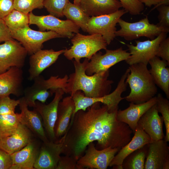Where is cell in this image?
Instances as JSON below:
<instances>
[{"instance_id":"9c48e42d","label":"cell","mask_w":169,"mask_h":169,"mask_svg":"<svg viewBox=\"0 0 169 169\" xmlns=\"http://www.w3.org/2000/svg\"><path fill=\"white\" fill-rule=\"evenodd\" d=\"M127 13L123 8L110 14L91 17L87 24V32L90 34H100L109 45L115 37L119 20Z\"/></svg>"},{"instance_id":"8992f818","label":"cell","mask_w":169,"mask_h":169,"mask_svg":"<svg viewBox=\"0 0 169 169\" xmlns=\"http://www.w3.org/2000/svg\"><path fill=\"white\" fill-rule=\"evenodd\" d=\"M129 72L128 68L121 76L115 89L111 93L103 96L88 97L85 96L81 90L77 91L71 96L75 104V109L72 117L78 110H85L88 107L97 102L106 105L110 110H118L119 103L125 99V97H121V94L126 90L127 84L125 79Z\"/></svg>"},{"instance_id":"60d3db41","label":"cell","mask_w":169,"mask_h":169,"mask_svg":"<svg viewBox=\"0 0 169 169\" xmlns=\"http://www.w3.org/2000/svg\"><path fill=\"white\" fill-rule=\"evenodd\" d=\"M14 0H0V18L3 19L14 8Z\"/></svg>"},{"instance_id":"30bf717a","label":"cell","mask_w":169,"mask_h":169,"mask_svg":"<svg viewBox=\"0 0 169 169\" xmlns=\"http://www.w3.org/2000/svg\"><path fill=\"white\" fill-rule=\"evenodd\" d=\"M10 33L12 38L20 42L30 55L42 49L44 42L61 37L55 32L36 31L32 29L29 26L11 31Z\"/></svg>"},{"instance_id":"6da1fadb","label":"cell","mask_w":169,"mask_h":169,"mask_svg":"<svg viewBox=\"0 0 169 169\" xmlns=\"http://www.w3.org/2000/svg\"><path fill=\"white\" fill-rule=\"evenodd\" d=\"M101 104L96 103L85 110H79L71 118L62 154L77 161L91 142L96 141L95 147L99 150L109 147L120 149L131 141L133 131L117 119L118 109L111 111Z\"/></svg>"},{"instance_id":"7a4b0ae2","label":"cell","mask_w":169,"mask_h":169,"mask_svg":"<svg viewBox=\"0 0 169 169\" xmlns=\"http://www.w3.org/2000/svg\"><path fill=\"white\" fill-rule=\"evenodd\" d=\"M89 61L87 58L82 63L74 60V72L68 76L66 87V93L71 96L78 90L91 98L101 97L110 93L114 81L108 79L109 70L88 75L85 69Z\"/></svg>"},{"instance_id":"44dd1931","label":"cell","mask_w":169,"mask_h":169,"mask_svg":"<svg viewBox=\"0 0 169 169\" xmlns=\"http://www.w3.org/2000/svg\"><path fill=\"white\" fill-rule=\"evenodd\" d=\"M131 141L121 148L112 160L109 166L114 169H122V165L124 159L131 153L152 141L149 136L138 125Z\"/></svg>"},{"instance_id":"277c9868","label":"cell","mask_w":169,"mask_h":169,"mask_svg":"<svg viewBox=\"0 0 169 169\" xmlns=\"http://www.w3.org/2000/svg\"><path fill=\"white\" fill-rule=\"evenodd\" d=\"M68 79L67 74L63 77L52 76L47 79L40 75L33 80L31 86L24 90L23 97L28 106L34 108L36 101L45 103L58 89H62L66 93Z\"/></svg>"},{"instance_id":"1f68e13d","label":"cell","mask_w":169,"mask_h":169,"mask_svg":"<svg viewBox=\"0 0 169 169\" xmlns=\"http://www.w3.org/2000/svg\"><path fill=\"white\" fill-rule=\"evenodd\" d=\"M10 32L29 25L28 14L14 9L3 19Z\"/></svg>"},{"instance_id":"74e56055","label":"cell","mask_w":169,"mask_h":169,"mask_svg":"<svg viewBox=\"0 0 169 169\" xmlns=\"http://www.w3.org/2000/svg\"><path fill=\"white\" fill-rule=\"evenodd\" d=\"M156 8L159 13L158 16L159 22L156 25L159 26L169 28V5H162Z\"/></svg>"},{"instance_id":"484cf974","label":"cell","mask_w":169,"mask_h":169,"mask_svg":"<svg viewBox=\"0 0 169 169\" xmlns=\"http://www.w3.org/2000/svg\"><path fill=\"white\" fill-rule=\"evenodd\" d=\"M74 109V103L70 95L64 97L59 102L54 127L56 141H59L67 132Z\"/></svg>"},{"instance_id":"2e32d148","label":"cell","mask_w":169,"mask_h":169,"mask_svg":"<svg viewBox=\"0 0 169 169\" xmlns=\"http://www.w3.org/2000/svg\"><path fill=\"white\" fill-rule=\"evenodd\" d=\"M64 135L59 141L42 142L34 169H56L62 153Z\"/></svg>"},{"instance_id":"f6af8a7d","label":"cell","mask_w":169,"mask_h":169,"mask_svg":"<svg viewBox=\"0 0 169 169\" xmlns=\"http://www.w3.org/2000/svg\"><path fill=\"white\" fill-rule=\"evenodd\" d=\"M80 2V0H74V3L75 4L79 5Z\"/></svg>"},{"instance_id":"d590c367","label":"cell","mask_w":169,"mask_h":169,"mask_svg":"<svg viewBox=\"0 0 169 169\" xmlns=\"http://www.w3.org/2000/svg\"><path fill=\"white\" fill-rule=\"evenodd\" d=\"M20 100L11 99L9 96L0 98V115L14 114Z\"/></svg>"},{"instance_id":"e0dca14e","label":"cell","mask_w":169,"mask_h":169,"mask_svg":"<svg viewBox=\"0 0 169 169\" xmlns=\"http://www.w3.org/2000/svg\"><path fill=\"white\" fill-rule=\"evenodd\" d=\"M163 139L148 144L144 169H169V147Z\"/></svg>"},{"instance_id":"9a60e30c","label":"cell","mask_w":169,"mask_h":169,"mask_svg":"<svg viewBox=\"0 0 169 169\" xmlns=\"http://www.w3.org/2000/svg\"><path fill=\"white\" fill-rule=\"evenodd\" d=\"M65 93L62 89H58L55 93L54 98L48 104L36 101L33 108L40 115L44 127L49 141H57L54 133V127L57 116L59 104Z\"/></svg>"},{"instance_id":"ffe728a7","label":"cell","mask_w":169,"mask_h":169,"mask_svg":"<svg viewBox=\"0 0 169 169\" xmlns=\"http://www.w3.org/2000/svg\"><path fill=\"white\" fill-rule=\"evenodd\" d=\"M23 80L22 68L11 67L0 74V98L13 95L19 96L23 92Z\"/></svg>"},{"instance_id":"4fadbf2b","label":"cell","mask_w":169,"mask_h":169,"mask_svg":"<svg viewBox=\"0 0 169 169\" xmlns=\"http://www.w3.org/2000/svg\"><path fill=\"white\" fill-rule=\"evenodd\" d=\"M167 33L162 32L154 39L143 41L136 40V45L127 44L130 54L125 61L129 65L142 63L148 64L149 61L155 56L161 42L166 38Z\"/></svg>"},{"instance_id":"7bdbcfd3","label":"cell","mask_w":169,"mask_h":169,"mask_svg":"<svg viewBox=\"0 0 169 169\" xmlns=\"http://www.w3.org/2000/svg\"><path fill=\"white\" fill-rule=\"evenodd\" d=\"M13 39L3 19L0 18V43Z\"/></svg>"},{"instance_id":"7c38bea8","label":"cell","mask_w":169,"mask_h":169,"mask_svg":"<svg viewBox=\"0 0 169 169\" xmlns=\"http://www.w3.org/2000/svg\"><path fill=\"white\" fill-rule=\"evenodd\" d=\"M105 50V54L100 51L96 53L87 63L85 69L87 75H91L108 70L116 64L125 61L130 56V53L122 47L115 50Z\"/></svg>"},{"instance_id":"5b68a950","label":"cell","mask_w":169,"mask_h":169,"mask_svg":"<svg viewBox=\"0 0 169 169\" xmlns=\"http://www.w3.org/2000/svg\"><path fill=\"white\" fill-rule=\"evenodd\" d=\"M72 45L65 49L64 55L68 59L80 61L82 58L90 60L92 56L101 49H107V44L101 35L94 34L84 35L79 33L71 38Z\"/></svg>"},{"instance_id":"603a6c76","label":"cell","mask_w":169,"mask_h":169,"mask_svg":"<svg viewBox=\"0 0 169 169\" xmlns=\"http://www.w3.org/2000/svg\"><path fill=\"white\" fill-rule=\"evenodd\" d=\"M156 96L148 101L135 104L130 102L129 106L124 110H118L117 118L120 121L128 125L134 134L137 127L138 122L143 115L156 103Z\"/></svg>"},{"instance_id":"d6a6232c","label":"cell","mask_w":169,"mask_h":169,"mask_svg":"<svg viewBox=\"0 0 169 169\" xmlns=\"http://www.w3.org/2000/svg\"><path fill=\"white\" fill-rule=\"evenodd\" d=\"M156 97L157 110L162 115L166 128L164 140L168 142L169 141V101L167 98L164 97L161 93H158Z\"/></svg>"},{"instance_id":"e575fe53","label":"cell","mask_w":169,"mask_h":169,"mask_svg":"<svg viewBox=\"0 0 169 169\" xmlns=\"http://www.w3.org/2000/svg\"><path fill=\"white\" fill-rule=\"evenodd\" d=\"M69 0H44V6L50 15L57 18L64 16L63 11Z\"/></svg>"},{"instance_id":"3957f363","label":"cell","mask_w":169,"mask_h":169,"mask_svg":"<svg viewBox=\"0 0 169 169\" xmlns=\"http://www.w3.org/2000/svg\"><path fill=\"white\" fill-rule=\"evenodd\" d=\"M142 63L130 65L129 72L125 79L130 92L125 97L127 101L139 104L148 101L157 93L156 85L147 67Z\"/></svg>"},{"instance_id":"f35d334b","label":"cell","mask_w":169,"mask_h":169,"mask_svg":"<svg viewBox=\"0 0 169 169\" xmlns=\"http://www.w3.org/2000/svg\"><path fill=\"white\" fill-rule=\"evenodd\" d=\"M77 162L70 156H61L56 169H78Z\"/></svg>"},{"instance_id":"b9f144b4","label":"cell","mask_w":169,"mask_h":169,"mask_svg":"<svg viewBox=\"0 0 169 169\" xmlns=\"http://www.w3.org/2000/svg\"><path fill=\"white\" fill-rule=\"evenodd\" d=\"M12 164L11 155L0 148V169H11Z\"/></svg>"},{"instance_id":"ab89813d","label":"cell","mask_w":169,"mask_h":169,"mask_svg":"<svg viewBox=\"0 0 169 169\" xmlns=\"http://www.w3.org/2000/svg\"><path fill=\"white\" fill-rule=\"evenodd\" d=\"M156 56L166 61L169 64V38L163 40L159 45Z\"/></svg>"},{"instance_id":"5bb4252c","label":"cell","mask_w":169,"mask_h":169,"mask_svg":"<svg viewBox=\"0 0 169 169\" xmlns=\"http://www.w3.org/2000/svg\"><path fill=\"white\" fill-rule=\"evenodd\" d=\"M27 54L21 43L14 39L0 44V74L12 67L22 68Z\"/></svg>"},{"instance_id":"f546056e","label":"cell","mask_w":169,"mask_h":169,"mask_svg":"<svg viewBox=\"0 0 169 169\" xmlns=\"http://www.w3.org/2000/svg\"><path fill=\"white\" fill-rule=\"evenodd\" d=\"M148 144L137 149L126 157L122 164V169H144Z\"/></svg>"},{"instance_id":"f1b7e54d","label":"cell","mask_w":169,"mask_h":169,"mask_svg":"<svg viewBox=\"0 0 169 169\" xmlns=\"http://www.w3.org/2000/svg\"><path fill=\"white\" fill-rule=\"evenodd\" d=\"M63 14L73 22L83 31L87 32V24L90 17L87 15L79 5L69 2L63 11Z\"/></svg>"},{"instance_id":"ac0fdd59","label":"cell","mask_w":169,"mask_h":169,"mask_svg":"<svg viewBox=\"0 0 169 169\" xmlns=\"http://www.w3.org/2000/svg\"><path fill=\"white\" fill-rule=\"evenodd\" d=\"M65 49L55 51L53 49H40L30 55L29 59V76L30 80H33L40 75L46 69L57 61Z\"/></svg>"},{"instance_id":"ee69618b","label":"cell","mask_w":169,"mask_h":169,"mask_svg":"<svg viewBox=\"0 0 169 169\" xmlns=\"http://www.w3.org/2000/svg\"><path fill=\"white\" fill-rule=\"evenodd\" d=\"M140 2L148 7H150L151 6L156 5L164 0H138Z\"/></svg>"},{"instance_id":"ba28073f","label":"cell","mask_w":169,"mask_h":169,"mask_svg":"<svg viewBox=\"0 0 169 169\" xmlns=\"http://www.w3.org/2000/svg\"><path fill=\"white\" fill-rule=\"evenodd\" d=\"M29 25L37 26L39 31H51L61 37L71 38L75 34L79 33L80 28L70 20H61L51 15L38 16L32 12L28 14Z\"/></svg>"},{"instance_id":"83f0119b","label":"cell","mask_w":169,"mask_h":169,"mask_svg":"<svg viewBox=\"0 0 169 169\" xmlns=\"http://www.w3.org/2000/svg\"><path fill=\"white\" fill-rule=\"evenodd\" d=\"M151 68L149 70L155 84L169 99V64L163 60L155 56L149 61Z\"/></svg>"},{"instance_id":"cb8c5ba5","label":"cell","mask_w":169,"mask_h":169,"mask_svg":"<svg viewBox=\"0 0 169 169\" xmlns=\"http://www.w3.org/2000/svg\"><path fill=\"white\" fill-rule=\"evenodd\" d=\"M34 137L29 130L21 123L12 134L0 138V148L11 155L23 148Z\"/></svg>"},{"instance_id":"d4e9b609","label":"cell","mask_w":169,"mask_h":169,"mask_svg":"<svg viewBox=\"0 0 169 169\" xmlns=\"http://www.w3.org/2000/svg\"><path fill=\"white\" fill-rule=\"evenodd\" d=\"M41 144L34 138L23 148L11 154V169H34Z\"/></svg>"},{"instance_id":"4dcf8cb0","label":"cell","mask_w":169,"mask_h":169,"mask_svg":"<svg viewBox=\"0 0 169 169\" xmlns=\"http://www.w3.org/2000/svg\"><path fill=\"white\" fill-rule=\"evenodd\" d=\"M20 123L19 113L0 115V138L12 134Z\"/></svg>"},{"instance_id":"7402d4cb","label":"cell","mask_w":169,"mask_h":169,"mask_svg":"<svg viewBox=\"0 0 169 169\" xmlns=\"http://www.w3.org/2000/svg\"><path fill=\"white\" fill-rule=\"evenodd\" d=\"M158 113L156 104L143 115L138 123L137 125L149 136L152 141L163 139L165 137L163 120Z\"/></svg>"},{"instance_id":"4316f807","label":"cell","mask_w":169,"mask_h":169,"mask_svg":"<svg viewBox=\"0 0 169 169\" xmlns=\"http://www.w3.org/2000/svg\"><path fill=\"white\" fill-rule=\"evenodd\" d=\"M79 5L90 17L110 14L122 7L119 0H80Z\"/></svg>"},{"instance_id":"d6986e66","label":"cell","mask_w":169,"mask_h":169,"mask_svg":"<svg viewBox=\"0 0 169 169\" xmlns=\"http://www.w3.org/2000/svg\"><path fill=\"white\" fill-rule=\"evenodd\" d=\"M19 106L20 123L27 127L37 138L42 142L49 141L46 135L41 118L38 112L33 109L30 110L23 97L19 99Z\"/></svg>"},{"instance_id":"8fae6325","label":"cell","mask_w":169,"mask_h":169,"mask_svg":"<svg viewBox=\"0 0 169 169\" xmlns=\"http://www.w3.org/2000/svg\"><path fill=\"white\" fill-rule=\"evenodd\" d=\"M120 150L109 147L99 150L93 142H91L77 161L78 168L106 169Z\"/></svg>"},{"instance_id":"8d00e7d4","label":"cell","mask_w":169,"mask_h":169,"mask_svg":"<svg viewBox=\"0 0 169 169\" xmlns=\"http://www.w3.org/2000/svg\"><path fill=\"white\" fill-rule=\"evenodd\" d=\"M119 0L123 9L131 15H135L140 14L144 10V4L138 0Z\"/></svg>"},{"instance_id":"836d02e7","label":"cell","mask_w":169,"mask_h":169,"mask_svg":"<svg viewBox=\"0 0 169 169\" xmlns=\"http://www.w3.org/2000/svg\"><path fill=\"white\" fill-rule=\"evenodd\" d=\"M44 0H14V9L26 14L35 9H42L44 7Z\"/></svg>"},{"instance_id":"52a82bcc","label":"cell","mask_w":169,"mask_h":169,"mask_svg":"<svg viewBox=\"0 0 169 169\" xmlns=\"http://www.w3.org/2000/svg\"><path fill=\"white\" fill-rule=\"evenodd\" d=\"M118 23L120 28L115 33V37H120L127 41L146 37L151 40L154 39L162 32L168 33L169 28L150 23L148 17L138 22L129 23L120 18Z\"/></svg>"}]
</instances>
